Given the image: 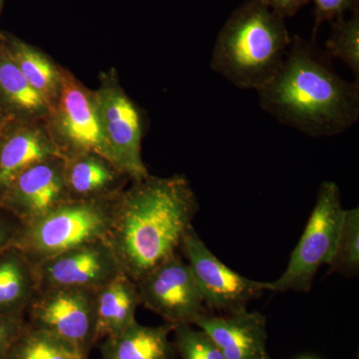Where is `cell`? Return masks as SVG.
Wrapping results in <instances>:
<instances>
[{
  "mask_svg": "<svg viewBox=\"0 0 359 359\" xmlns=\"http://www.w3.org/2000/svg\"><path fill=\"white\" fill-rule=\"evenodd\" d=\"M117 196L107 243L123 273L137 282L178 254L199 211V201L183 175L133 180Z\"/></svg>",
  "mask_w": 359,
  "mask_h": 359,
  "instance_id": "cell-1",
  "label": "cell"
},
{
  "mask_svg": "<svg viewBox=\"0 0 359 359\" xmlns=\"http://www.w3.org/2000/svg\"><path fill=\"white\" fill-rule=\"evenodd\" d=\"M257 92L266 113L308 136H335L358 121V82L340 77L313 40L292 37L280 69Z\"/></svg>",
  "mask_w": 359,
  "mask_h": 359,
  "instance_id": "cell-2",
  "label": "cell"
},
{
  "mask_svg": "<svg viewBox=\"0 0 359 359\" xmlns=\"http://www.w3.org/2000/svg\"><path fill=\"white\" fill-rule=\"evenodd\" d=\"M292 37L263 0H245L217 37L211 68L241 89L259 90L283 62Z\"/></svg>",
  "mask_w": 359,
  "mask_h": 359,
  "instance_id": "cell-3",
  "label": "cell"
},
{
  "mask_svg": "<svg viewBox=\"0 0 359 359\" xmlns=\"http://www.w3.org/2000/svg\"><path fill=\"white\" fill-rule=\"evenodd\" d=\"M116 198L56 205L35 221L20 224L11 247L35 266L80 245L107 240Z\"/></svg>",
  "mask_w": 359,
  "mask_h": 359,
  "instance_id": "cell-4",
  "label": "cell"
},
{
  "mask_svg": "<svg viewBox=\"0 0 359 359\" xmlns=\"http://www.w3.org/2000/svg\"><path fill=\"white\" fill-rule=\"evenodd\" d=\"M344 209L339 187L325 181L318 189L313 212L282 276L268 283V292H304L323 264H328L339 238Z\"/></svg>",
  "mask_w": 359,
  "mask_h": 359,
  "instance_id": "cell-5",
  "label": "cell"
},
{
  "mask_svg": "<svg viewBox=\"0 0 359 359\" xmlns=\"http://www.w3.org/2000/svg\"><path fill=\"white\" fill-rule=\"evenodd\" d=\"M93 94L101 131L113 162L131 181L145 178L149 172L142 158L146 128L143 112L125 92L113 68L101 73Z\"/></svg>",
  "mask_w": 359,
  "mask_h": 359,
  "instance_id": "cell-6",
  "label": "cell"
},
{
  "mask_svg": "<svg viewBox=\"0 0 359 359\" xmlns=\"http://www.w3.org/2000/svg\"><path fill=\"white\" fill-rule=\"evenodd\" d=\"M45 123L63 159L95 153L115 165L101 131L93 90L65 67L60 95L49 109Z\"/></svg>",
  "mask_w": 359,
  "mask_h": 359,
  "instance_id": "cell-7",
  "label": "cell"
},
{
  "mask_svg": "<svg viewBox=\"0 0 359 359\" xmlns=\"http://www.w3.org/2000/svg\"><path fill=\"white\" fill-rule=\"evenodd\" d=\"M182 256L190 266L205 308L211 313H233L268 292V283L245 278L209 250L194 226L182 243Z\"/></svg>",
  "mask_w": 359,
  "mask_h": 359,
  "instance_id": "cell-8",
  "label": "cell"
},
{
  "mask_svg": "<svg viewBox=\"0 0 359 359\" xmlns=\"http://www.w3.org/2000/svg\"><path fill=\"white\" fill-rule=\"evenodd\" d=\"M95 294L75 289L37 290L26 309V321L90 354L97 344Z\"/></svg>",
  "mask_w": 359,
  "mask_h": 359,
  "instance_id": "cell-9",
  "label": "cell"
},
{
  "mask_svg": "<svg viewBox=\"0 0 359 359\" xmlns=\"http://www.w3.org/2000/svg\"><path fill=\"white\" fill-rule=\"evenodd\" d=\"M141 306L160 316L169 325H194L209 313L182 255H174L137 280Z\"/></svg>",
  "mask_w": 359,
  "mask_h": 359,
  "instance_id": "cell-10",
  "label": "cell"
},
{
  "mask_svg": "<svg viewBox=\"0 0 359 359\" xmlns=\"http://www.w3.org/2000/svg\"><path fill=\"white\" fill-rule=\"evenodd\" d=\"M37 290L75 289L97 292L123 271L107 241L80 245L34 266Z\"/></svg>",
  "mask_w": 359,
  "mask_h": 359,
  "instance_id": "cell-11",
  "label": "cell"
},
{
  "mask_svg": "<svg viewBox=\"0 0 359 359\" xmlns=\"http://www.w3.org/2000/svg\"><path fill=\"white\" fill-rule=\"evenodd\" d=\"M67 201L70 200L65 181V160L53 156L18 175L0 198V209L25 224Z\"/></svg>",
  "mask_w": 359,
  "mask_h": 359,
  "instance_id": "cell-12",
  "label": "cell"
},
{
  "mask_svg": "<svg viewBox=\"0 0 359 359\" xmlns=\"http://www.w3.org/2000/svg\"><path fill=\"white\" fill-rule=\"evenodd\" d=\"M193 325L204 330L226 359H271L266 347V318L259 311L208 313Z\"/></svg>",
  "mask_w": 359,
  "mask_h": 359,
  "instance_id": "cell-13",
  "label": "cell"
},
{
  "mask_svg": "<svg viewBox=\"0 0 359 359\" xmlns=\"http://www.w3.org/2000/svg\"><path fill=\"white\" fill-rule=\"evenodd\" d=\"M53 156L60 155L45 120L9 121L0 133V198L18 175Z\"/></svg>",
  "mask_w": 359,
  "mask_h": 359,
  "instance_id": "cell-14",
  "label": "cell"
},
{
  "mask_svg": "<svg viewBox=\"0 0 359 359\" xmlns=\"http://www.w3.org/2000/svg\"><path fill=\"white\" fill-rule=\"evenodd\" d=\"M63 160L66 191L70 201L113 199L131 182L119 168L95 153Z\"/></svg>",
  "mask_w": 359,
  "mask_h": 359,
  "instance_id": "cell-15",
  "label": "cell"
},
{
  "mask_svg": "<svg viewBox=\"0 0 359 359\" xmlns=\"http://www.w3.org/2000/svg\"><path fill=\"white\" fill-rule=\"evenodd\" d=\"M0 111L8 121L46 120L49 107L28 83L0 33Z\"/></svg>",
  "mask_w": 359,
  "mask_h": 359,
  "instance_id": "cell-16",
  "label": "cell"
},
{
  "mask_svg": "<svg viewBox=\"0 0 359 359\" xmlns=\"http://www.w3.org/2000/svg\"><path fill=\"white\" fill-rule=\"evenodd\" d=\"M174 327L166 323L147 327L137 321L121 334L97 344L101 359H176L173 340L170 339Z\"/></svg>",
  "mask_w": 359,
  "mask_h": 359,
  "instance_id": "cell-17",
  "label": "cell"
},
{
  "mask_svg": "<svg viewBox=\"0 0 359 359\" xmlns=\"http://www.w3.org/2000/svg\"><path fill=\"white\" fill-rule=\"evenodd\" d=\"M95 299L97 344L106 337L121 334L137 323L140 297L136 283L125 273L97 290Z\"/></svg>",
  "mask_w": 359,
  "mask_h": 359,
  "instance_id": "cell-18",
  "label": "cell"
},
{
  "mask_svg": "<svg viewBox=\"0 0 359 359\" xmlns=\"http://www.w3.org/2000/svg\"><path fill=\"white\" fill-rule=\"evenodd\" d=\"M4 41L28 83L44 99L49 109L57 101L62 87V66L54 62L43 51L11 34Z\"/></svg>",
  "mask_w": 359,
  "mask_h": 359,
  "instance_id": "cell-19",
  "label": "cell"
},
{
  "mask_svg": "<svg viewBox=\"0 0 359 359\" xmlns=\"http://www.w3.org/2000/svg\"><path fill=\"white\" fill-rule=\"evenodd\" d=\"M37 292L34 266L13 247L0 252V313H25Z\"/></svg>",
  "mask_w": 359,
  "mask_h": 359,
  "instance_id": "cell-20",
  "label": "cell"
},
{
  "mask_svg": "<svg viewBox=\"0 0 359 359\" xmlns=\"http://www.w3.org/2000/svg\"><path fill=\"white\" fill-rule=\"evenodd\" d=\"M7 359H90V354L26 323Z\"/></svg>",
  "mask_w": 359,
  "mask_h": 359,
  "instance_id": "cell-21",
  "label": "cell"
},
{
  "mask_svg": "<svg viewBox=\"0 0 359 359\" xmlns=\"http://www.w3.org/2000/svg\"><path fill=\"white\" fill-rule=\"evenodd\" d=\"M328 273L344 276L358 275L359 271V209L344 210L339 238L332 259L328 263Z\"/></svg>",
  "mask_w": 359,
  "mask_h": 359,
  "instance_id": "cell-22",
  "label": "cell"
},
{
  "mask_svg": "<svg viewBox=\"0 0 359 359\" xmlns=\"http://www.w3.org/2000/svg\"><path fill=\"white\" fill-rule=\"evenodd\" d=\"M327 50L330 57L342 61L359 81V6L348 20L340 16L334 20Z\"/></svg>",
  "mask_w": 359,
  "mask_h": 359,
  "instance_id": "cell-23",
  "label": "cell"
},
{
  "mask_svg": "<svg viewBox=\"0 0 359 359\" xmlns=\"http://www.w3.org/2000/svg\"><path fill=\"white\" fill-rule=\"evenodd\" d=\"M173 344L180 359H226L214 340L193 325H176Z\"/></svg>",
  "mask_w": 359,
  "mask_h": 359,
  "instance_id": "cell-24",
  "label": "cell"
},
{
  "mask_svg": "<svg viewBox=\"0 0 359 359\" xmlns=\"http://www.w3.org/2000/svg\"><path fill=\"white\" fill-rule=\"evenodd\" d=\"M311 1V0H309ZM314 4V27L313 40L323 21H334L344 16L346 11H353L358 6V0H311Z\"/></svg>",
  "mask_w": 359,
  "mask_h": 359,
  "instance_id": "cell-25",
  "label": "cell"
},
{
  "mask_svg": "<svg viewBox=\"0 0 359 359\" xmlns=\"http://www.w3.org/2000/svg\"><path fill=\"white\" fill-rule=\"evenodd\" d=\"M25 313H0V359H7L9 351L25 330Z\"/></svg>",
  "mask_w": 359,
  "mask_h": 359,
  "instance_id": "cell-26",
  "label": "cell"
},
{
  "mask_svg": "<svg viewBox=\"0 0 359 359\" xmlns=\"http://www.w3.org/2000/svg\"><path fill=\"white\" fill-rule=\"evenodd\" d=\"M20 223L13 216L0 209V252L11 247Z\"/></svg>",
  "mask_w": 359,
  "mask_h": 359,
  "instance_id": "cell-27",
  "label": "cell"
},
{
  "mask_svg": "<svg viewBox=\"0 0 359 359\" xmlns=\"http://www.w3.org/2000/svg\"><path fill=\"white\" fill-rule=\"evenodd\" d=\"M264 4L276 15L285 20L292 18L308 4L309 0H263Z\"/></svg>",
  "mask_w": 359,
  "mask_h": 359,
  "instance_id": "cell-28",
  "label": "cell"
},
{
  "mask_svg": "<svg viewBox=\"0 0 359 359\" xmlns=\"http://www.w3.org/2000/svg\"><path fill=\"white\" fill-rule=\"evenodd\" d=\"M8 119L2 114L1 111H0V133H1L2 130L6 128L7 124H8Z\"/></svg>",
  "mask_w": 359,
  "mask_h": 359,
  "instance_id": "cell-29",
  "label": "cell"
},
{
  "mask_svg": "<svg viewBox=\"0 0 359 359\" xmlns=\"http://www.w3.org/2000/svg\"><path fill=\"white\" fill-rule=\"evenodd\" d=\"M2 0H0V11H1Z\"/></svg>",
  "mask_w": 359,
  "mask_h": 359,
  "instance_id": "cell-30",
  "label": "cell"
},
{
  "mask_svg": "<svg viewBox=\"0 0 359 359\" xmlns=\"http://www.w3.org/2000/svg\"><path fill=\"white\" fill-rule=\"evenodd\" d=\"M301 359H316V358H301Z\"/></svg>",
  "mask_w": 359,
  "mask_h": 359,
  "instance_id": "cell-31",
  "label": "cell"
}]
</instances>
